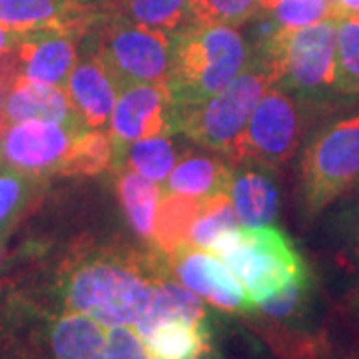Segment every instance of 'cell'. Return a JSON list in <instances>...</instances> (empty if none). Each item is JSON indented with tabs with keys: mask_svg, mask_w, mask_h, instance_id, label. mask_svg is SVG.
Masks as SVG:
<instances>
[{
	"mask_svg": "<svg viewBox=\"0 0 359 359\" xmlns=\"http://www.w3.org/2000/svg\"><path fill=\"white\" fill-rule=\"evenodd\" d=\"M337 18L302 28H278L257 40L254 50L276 68L280 88L316 100L335 90Z\"/></svg>",
	"mask_w": 359,
	"mask_h": 359,
	"instance_id": "obj_4",
	"label": "cell"
},
{
	"mask_svg": "<svg viewBox=\"0 0 359 359\" xmlns=\"http://www.w3.org/2000/svg\"><path fill=\"white\" fill-rule=\"evenodd\" d=\"M39 180L42 178L18 172L14 168L0 170V233L2 236H6V230L25 210L32 194L36 192Z\"/></svg>",
	"mask_w": 359,
	"mask_h": 359,
	"instance_id": "obj_28",
	"label": "cell"
},
{
	"mask_svg": "<svg viewBox=\"0 0 359 359\" xmlns=\"http://www.w3.org/2000/svg\"><path fill=\"white\" fill-rule=\"evenodd\" d=\"M335 90L351 96L359 94V14L337 18Z\"/></svg>",
	"mask_w": 359,
	"mask_h": 359,
	"instance_id": "obj_25",
	"label": "cell"
},
{
	"mask_svg": "<svg viewBox=\"0 0 359 359\" xmlns=\"http://www.w3.org/2000/svg\"><path fill=\"white\" fill-rule=\"evenodd\" d=\"M65 90L86 128L102 130L110 126L118 90L94 58L86 56L84 60H78Z\"/></svg>",
	"mask_w": 359,
	"mask_h": 359,
	"instance_id": "obj_16",
	"label": "cell"
},
{
	"mask_svg": "<svg viewBox=\"0 0 359 359\" xmlns=\"http://www.w3.org/2000/svg\"><path fill=\"white\" fill-rule=\"evenodd\" d=\"M100 14L80 0H0V26L20 32L60 28L82 39Z\"/></svg>",
	"mask_w": 359,
	"mask_h": 359,
	"instance_id": "obj_14",
	"label": "cell"
},
{
	"mask_svg": "<svg viewBox=\"0 0 359 359\" xmlns=\"http://www.w3.org/2000/svg\"><path fill=\"white\" fill-rule=\"evenodd\" d=\"M80 2L94 8V11H98V13H106V8L112 4V0H80Z\"/></svg>",
	"mask_w": 359,
	"mask_h": 359,
	"instance_id": "obj_34",
	"label": "cell"
},
{
	"mask_svg": "<svg viewBox=\"0 0 359 359\" xmlns=\"http://www.w3.org/2000/svg\"><path fill=\"white\" fill-rule=\"evenodd\" d=\"M231 176L230 168L218 158L186 156L172 170L162 190L208 200L218 194H230Z\"/></svg>",
	"mask_w": 359,
	"mask_h": 359,
	"instance_id": "obj_20",
	"label": "cell"
},
{
	"mask_svg": "<svg viewBox=\"0 0 359 359\" xmlns=\"http://www.w3.org/2000/svg\"><path fill=\"white\" fill-rule=\"evenodd\" d=\"M108 132L114 146V170L132 142L178 132V110L166 82L136 84L122 90L116 98Z\"/></svg>",
	"mask_w": 359,
	"mask_h": 359,
	"instance_id": "obj_11",
	"label": "cell"
},
{
	"mask_svg": "<svg viewBox=\"0 0 359 359\" xmlns=\"http://www.w3.org/2000/svg\"><path fill=\"white\" fill-rule=\"evenodd\" d=\"M82 40L118 94L136 84L168 82L174 34L144 28L116 14H100Z\"/></svg>",
	"mask_w": 359,
	"mask_h": 359,
	"instance_id": "obj_3",
	"label": "cell"
},
{
	"mask_svg": "<svg viewBox=\"0 0 359 359\" xmlns=\"http://www.w3.org/2000/svg\"><path fill=\"white\" fill-rule=\"evenodd\" d=\"M16 39H18V30H11V28L0 26V60L13 50Z\"/></svg>",
	"mask_w": 359,
	"mask_h": 359,
	"instance_id": "obj_31",
	"label": "cell"
},
{
	"mask_svg": "<svg viewBox=\"0 0 359 359\" xmlns=\"http://www.w3.org/2000/svg\"><path fill=\"white\" fill-rule=\"evenodd\" d=\"M346 309H347V313L355 316V318L359 320V287H358V290H353L351 294L347 295Z\"/></svg>",
	"mask_w": 359,
	"mask_h": 359,
	"instance_id": "obj_33",
	"label": "cell"
},
{
	"mask_svg": "<svg viewBox=\"0 0 359 359\" xmlns=\"http://www.w3.org/2000/svg\"><path fill=\"white\" fill-rule=\"evenodd\" d=\"M230 198L240 226H269L278 216L280 194L273 180L257 170H244L231 176Z\"/></svg>",
	"mask_w": 359,
	"mask_h": 359,
	"instance_id": "obj_18",
	"label": "cell"
},
{
	"mask_svg": "<svg viewBox=\"0 0 359 359\" xmlns=\"http://www.w3.org/2000/svg\"><path fill=\"white\" fill-rule=\"evenodd\" d=\"M116 176H118L116 178L118 196H120V202H122L124 214L128 218L132 230L136 231L142 240L152 242L162 186L128 168L118 170Z\"/></svg>",
	"mask_w": 359,
	"mask_h": 359,
	"instance_id": "obj_22",
	"label": "cell"
},
{
	"mask_svg": "<svg viewBox=\"0 0 359 359\" xmlns=\"http://www.w3.org/2000/svg\"><path fill=\"white\" fill-rule=\"evenodd\" d=\"M104 14L168 34H178L194 25L192 0H112Z\"/></svg>",
	"mask_w": 359,
	"mask_h": 359,
	"instance_id": "obj_21",
	"label": "cell"
},
{
	"mask_svg": "<svg viewBox=\"0 0 359 359\" xmlns=\"http://www.w3.org/2000/svg\"><path fill=\"white\" fill-rule=\"evenodd\" d=\"M2 114L8 124L25 120H48L66 128L82 132L88 130L72 106L66 90L54 84H40L28 80H16L6 92L2 102Z\"/></svg>",
	"mask_w": 359,
	"mask_h": 359,
	"instance_id": "obj_15",
	"label": "cell"
},
{
	"mask_svg": "<svg viewBox=\"0 0 359 359\" xmlns=\"http://www.w3.org/2000/svg\"><path fill=\"white\" fill-rule=\"evenodd\" d=\"M168 259L174 278L198 297L210 302L214 308L230 313L256 311L244 285L238 282V278L219 257L194 245H182Z\"/></svg>",
	"mask_w": 359,
	"mask_h": 359,
	"instance_id": "obj_13",
	"label": "cell"
},
{
	"mask_svg": "<svg viewBox=\"0 0 359 359\" xmlns=\"http://www.w3.org/2000/svg\"><path fill=\"white\" fill-rule=\"evenodd\" d=\"M278 84L276 68L256 50L250 52L244 70L216 96L180 118L178 132L204 148L228 154L245 128L259 98Z\"/></svg>",
	"mask_w": 359,
	"mask_h": 359,
	"instance_id": "obj_6",
	"label": "cell"
},
{
	"mask_svg": "<svg viewBox=\"0 0 359 359\" xmlns=\"http://www.w3.org/2000/svg\"><path fill=\"white\" fill-rule=\"evenodd\" d=\"M330 2H334V4H337V0H330Z\"/></svg>",
	"mask_w": 359,
	"mask_h": 359,
	"instance_id": "obj_38",
	"label": "cell"
},
{
	"mask_svg": "<svg viewBox=\"0 0 359 359\" xmlns=\"http://www.w3.org/2000/svg\"><path fill=\"white\" fill-rule=\"evenodd\" d=\"M257 306L287 285L311 276L294 242L273 226H240L233 244L219 256Z\"/></svg>",
	"mask_w": 359,
	"mask_h": 359,
	"instance_id": "obj_7",
	"label": "cell"
},
{
	"mask_svg": "<svg viewBox=\"0 0 359 359\" xmlns=\"http://www.w3.org/2000/svg\"><path fill=\"white\" fill-rule=\"evenodd\" d=\"M50 359H150L132 327H112L62 309L46 327Z\"/></svg>",
	"mask_w": 359,
	"mask_h": 359,
	"instance_id": "obj_10",
	"label": "cell"
},
{
	"mask_svg": "<svg viewBox=\"0 0 359 359\" xmlns=\"http://www.w3.org/2000/svg\"><path fill=\"white\" fill-rule=\"evenodd\" d=\"M359 186V114L339 118L308 142L299 168V202L313 219Z\"/></svg>",
	"mask_w": 359,
	"mask_h": 359,
	"instance_id": "obj_5",
	"label": "cell"
},
{
	"mask_svg": "<svg viewBox=\"0 0 359 359\" xmlns=\"http://www.w3.org/2000/svg\"><path fill=\"white\" fill-rule=\"evenodd\" d=\"M259 0H192L194 25L240 26L254 18Z\"/></svg>",
	"mask_w": 359,
	"mask_h": 359,
	"instance_id": "obj_29",
	"label": "cell"
},
{
	"mask_svg": "<svg viewBox=\"0 0 359 359\" xmlns=\"http://www.w3.org/2000/svg\"><path fill=\"white\" fill-rule=\"evenodd\" d=\"M4 96H6V88L2 86V82H0V110H2V102H4Z\"/></svg>",
	"mask_w": 359,
	"mask_h": 359,
	"instance_id": "obj_36",
	"label": "cell"
},
{
	"mask_svg": "<svg viewBox=\"0 0 359 359\" xmlns=\"http://www.w3.org/2000/svg\"><path fill=\"white\" fill-rule=\"evenodd\" d=\"M142 346L150 359H208L212 334L205 320L174 316L156 323Z\"/></svg>",
	"mask_w": 359,
	"mask_h": 359,
	"instance_id": "obj_17",
	"label": "cell"
},
{
	"mask_svg": "<svg viewBox=\"0 0 359 359\" xmlns=\"http://www.w3.org/2000/svg\"><path fill=\"white\" fill-rule=\"evenodd\" d=\"M337 11L339 16H351V14H359V0H337Z\"/></svg>",
	"mask_w": 359,
	"mask_h": 359,
	"instance_id": "obj_32",
	"label": "cell"
},
{
	"mask_svg": "<svg viewBox=\"0 0 359 359\" xmlns=\"http://www.w3.org/2000/svg\"><path fill=\"white\" fill-rule=\"evenodd\" d=\"M259 8H264L280 28H302L341 18L337 4L330 0H259Z\"/></svg>",
	"mask_w": 359,
	"mask_h": 359,
	"instance_id": "obj_26",
	"label": "cell"
},
{
	"mask_svg": "<svg viewBox=\"0 0 359 359\" xmlns=\"http://www.w3.org/2000/svg\"><path fill=\"white\" fill-rule=\"evenodd\" d=\"M308 98L292 96L283 88H271L259 98L245 128L228 150L233 164L280 166L285 164L308 130Z\"/></svg>",
	"mask_w": 359,
	"mask_h": 359,
	"instance_id": "obj_8",
	"label": "cell"
},
{
	"mask_svg": "<svg viewBox=\"0 0 359 359\" xmlns=\"http://www.w3.org/2000/svg\"><path fill=\"white\" fill-rule=\"evenodd\" d=\"M4 259V238H0V264Z\"/></svg>",
	"mask_w": 359,
	"mask_h": 359,
	"instance_id": "obj_37",
	"label": "cell"
},
{
	"mask_svg": "<svg viewBox=\"0 0 359 359\" xmlns=\"http://www.w3.org/2000/svg\"><path fill=\"white\" fill-rule=\"evenodd\" d=\"M114 146L108 130H82L74 136L58 168L60 176H96L112 168Z\"/></svg>",
	"mask_w": 359,
	"mask_h": 359,
	"instance_id": "obj_23",
	"label": "cell"
},
{
	"mask_svg": "<svg viewBox=\"0 0 359 359\" xmlns=\"http://www.w3.org/2000/svg\"><path fill=\"white\" fill-rule=\"evenodd\" d=\"M170 276V259L154 248L140 252L128 245H96L66 259L58 269L56 292L70 311L104 325L136 330Z\"/></svg>",
	"mask_w": 359,
	"mask_h": 359,
	"instance_id": "obj_1",
	"label": "cell"
},
{
	"mask_svg": "<svg viewBox=\"0 0 359 359\" xmlns=\"http://www.w3.org/2000/svg\"><path fill=\"white\" fill-rule=\"evenodd\" d=\"M80 36L60 28L18 30L13 50L0 60V82L6 90L16 80L54 84L65 88L70 72L78 65Z\"/></svg>",
	"mask_w": 359,
	"mask_h": 359,
	"instance_id": "obj_9",
	"label": "cell"
},
{
	"mask_svg": "<svg viewBox=\"0 0 359 359\" xmlns=\"http://www.w3.org/2000/svg\"><path fill=\"white\" fill-rule=\"evenodd\" d=\"M240 219L233 212L230 194H218L202 202V210L194 222L190 231V245L198 250H208L212 242L224 231L236 230Z\"/></svg>",
	"mask_w": 359,
	"mask_h": 359,
	"instance_id": "obj_27",
	"label": "cell"
},
{
	"mask_svg": "<svg viewBox=\"0 0 359 359\" xmlns=\"http://www.w3.org/2000/svg\"><path fill=\"white\" fill-rule=\"evenodd\" d=\"M176 164H178V152L174 142L168 140V136H156V138L132 142L126 152L122 154L116 172L128 168L144 178L162 184L172 174Z\"/></svg>",
	"mask_w": 359,
	"mask_h": 359,
	"instance_id": "obj_24",
	"label": "cell"
},
{
	"mask_svg": "<svg viewBox=\"0 0 359 359\" xmlns=\"http://www.w3.org/2000/svg\"><path fill=\"white\" fill-rule=\"evenodd\" d=\"M337 230L341 236L346 254L353 264L359 266V204L349 205L339 214Z\"/></svg>",
	"mask_w": 359,
	"mask_h": 359,
	"instance_id": "obj_30",
	"label": "cell"
},
{
	"mask_svg": "<svg viewBox=\"0 0 359 359\" xmlns=\"http://www.w3.org/2000/svg\"><path fill=\"white\" fill-rule=\"evenodd\" d=\"M2 168H4V166H2V164H0V170H2Z\"/></svg>",
	"mask_w": 359,
	"mask_h": 359,
	"instance_id": "obj_39",
	"label": "cell"
},
{
	"mask_svg": "<svg viewBox=\"0 0 359 359\" xmlns=\"http://www.w3.org/2000/svg\"><path fill=\"white\" fill-rule=\"evenodd\" d=\"M202 202L200 198L162 190L150 245L168 257L182 245H190V231L202 210Z\"/></svg>",
	"mask_w": 359,
	"mask_h": 359,
	"instance_id": "obj_19",
	"label": "cell"
},
{
	"mask_svg": "<svg viewBox=\"0 0 359 359\" xmlns=\"http://www.w3.org/2000/svg\"><path fill=\"white\" fill-rule=\"evenodd\" d=\"M78 132L48 120L8 124L0 136V164L36 178L58 174Z\"/></svg>",
	"mask_w": 359,
	"mask_h": 359,
	"instance_id": "obj_12",
	"label": "cell"
},
{
	"mask_svg": "<svg viewBox=\"0 0 359 359\" xmlns=\"http://www.w3.org/2000/svg\"><path fill=\"white\" fill-rule=\"evenodd\" d=\"M250 48L224 25H192L174 34L168 88L180 118L216 96L244 70Z\"/></svg>",
	"mask_w": 359,
	"mask_h": 359,
	"instance_id": "obj_2",
	"label": "cell"
},
{
	"mask_svg": "<svg viewBox=\"0 0 359 359\" xmlns=\"http://www.w3.org/2000/svg\"><path fill=\"white\" fill-rule=\"evenodd\" d=\"M337 359H359V339L347 349L346 353H341Z\"/></svg>",
	"mask_w": 359,
	"mask_h": 359,
	"instance_id": "obj_35",
	"label": "cell"
},
{
	"mask_svg": "<svg viewBox=\"0 0 359 359\" xmlns=\"http://www.w3.org/2000/svg\"><path fill=\"white\" fill-rule=\"evenodd\" d=\"M0 238H4V236H2V233H0Z\"/></svg>",
	"mask_w": 359,
	"mask_h": 359,
	"instance_id": "obj_40",
	"label": "cell"
}]
</instances>
